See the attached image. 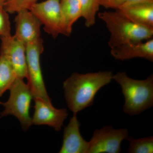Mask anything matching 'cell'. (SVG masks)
Here are the masks:
<instances>
[{"mask_svg": "<svg viewBox=\"0 0 153 153\" xmlns=\"http://www.w3.org/2000/svg\"><path fill=\"white\" fill-rule=\"evenodd\" d=\"M111 71H100L85 74L73 73L63 82L64 95L68 108L76 114L93 105L99 91L113 79Z\"/></svg>", "mask_w": 153, "mask_h": 153, "instance_id": "1", "label": "cell"}, {"mask_svg": "<svg viewBox=\"0 0 153 153\" xmlns=\"http://www.w3.org/2000/svg\"><path fill=\"white\" fill-rule=\"evenodd\" d=\"M112 79L121 87L125 113L135 115L153 106V74L146 79L137 80L129 77L123 71L113 75Z\"/></svg>", "mask_w": 153, "mask_h": 153, "instance_id": "2", "label": "cell"}, {"mask_svg": "<svg viewBox=\"0 0 153 153\" xmlns=\"http://www.w3.org/2000/svg\"><path fill=\"white\" fill-rule=\"evenodd\" d=\"M98 17L109 31L108 46L111 49L126 43H138L152 38L153 29L133 23L116 11H104Z\"/></svg>", "mask_w": 153, "mask_h": 153, "instance_id": "3", "label": "cell"}, {"mask_svg": "<svg viewBox=\"0 0 153 153\" xmlns=\"http://www.w3.org/2000/svg\"><path fill=\"white\" fill-rule=\"evenodd\" d=\"M23 79L16 78L9 89L10 95L8 101H0V105L4 107L0 113V118L9 115H13L19 120L22 128L26 131L33 124L30 109L33 97L30 86Z\"/></svg>", "mask_w": 153, "mask_h": 153, "instance_id": "4", "label": "cell"}, {"mask_svg": "<svg viewBox=\"0 0 153 153\" xmlns=\"http://www.w3.org/2000/svg\"><path fill=\"white\" fill-rule=\"evenodd\" d=\"M25 46L27 78L33 99H41L47 102H51L44 84L40 63V57L44 49L43 40L41 38H39Z\"/></svg>", "mask_w": 153, "mask_h": 153, "instance_id": "5", "label": "cell"}, {"mask_svg": "<svg viewBox=\"0 0 153 153\" xmlns=\"http://www.w3.org/2000/svg\"><path fill=\"white\" fill-rule=\"evenodd\" d=\"M60 0H46L38 2L30 10L44 26L45 32L53 38L66 36L60 7Z\"/></svg>", "mask_w": 153, "mask_h": 153, "instance_id": "6", "label": "cell"}, {"mask_svg": "<svg viewBox=\"0 0 153 153\" xmlns=\"http://www.w3.org/2000/svg\"><path fill=\"white\" fill-rule=\"evenodd\" d=\"M126 128L114 129L106 126L96 129L89 142L88 153H119L121 144L129 136Z\"/></svg>", "mask_w": 153, "mask_h": 153, "instance_id": "7", "label": "cell"}, {"mask_svg": "<svg viewBox=\"0 0 153 153\" xmlns=\"http://www.w3.org/2000/svg\"><path fill=\"white\" fill-rule=\"evenodd\" d=\"M1 39L0 55L4 56L11 63L17 78H27L26 46L13 36L1 37Z\"/></svg>", "mask_w": 153, "mask_h": 153, "instance_id": "8", "label": "cell"}, {"mask_svg": "<svg viewBox=\"0 0 153 153\" xmlns=\"http://www.w3.org/2000/svg\"><path fill=\"white\" fill-rule=\"evenodd\" d=\"M34 113L32 118L33 124L47 125L53 128L55 131L61 130L64 120L68 116L66 108L57 109L52 102H47L39 98L34 99Z\"/></svg>", "mask_w": 153, "mask_h": 153, "instance_id": "9", "label": "cell"}, {"mask_svg": "<svg viewBox=\"0 0 153 153\" xmlns=\"http://www.w3.org/2000/svg\"><path fill=\"white\" fill-rule=\"evenodd\" d=\"M16 33L13 36L25 45L41 38V22L30 10L17 13L15 18Z\"/></svg>", "mask_w": 153, "mask_h": 153, "instance_id": "10", "label": "cell"}, {"mask_svg": "<svg viewBox=\"0 0 153 153\" xmlns=\"http://www.w3.org/2000/svg\"><path fill=\"white\" fill-rule=\"evenodd\" d=\"M115 11L136 25L153 29V0H136Z\"/></svg>", "mask_w": 153, "mask_h": 153, "instance_id": "11", "label": "cell"}, {"mask_svg": "<svg viewBox=\"0 0 153 153\" xmlns=\"http://www.w3.org/2000/svg\"><path fill=\"white\" fill-rule=\"evenodd\" d=\"M80 123L76 114H73L64 128L63 143L60 153H88L89 142L82 138L79 131Z\"/></svg>", "mask_w": 153, "mask_h": 153, "instance_id": "12", "label": "cell"}, {"mask_svg": "<svg viewBox=\"0 0 153 153\" xmlns=\"http://www.w3.org/2000/svg\"><path fill=\"white\" fill-rule=\"evenodd\" d=\"M111 54L116 60H125L142 58L153 61V39L145 43H126L111 49Z\"/></svg>", "mask_w": 153, "mask_h": 153, "instance_id": "13", "label": "cell"}, {"mask_svg": "<svg viewBox=\"0 0 153 153\" xmlns=\"http://www.w3.org/2000/svg\"><path fill=\"white\" fill-rule=\"evenodd\" d=\"M60 7L66 36H69L74 24L82 17L80 5L78 0H60Z\"/></svg>", "mask_w": 153, "mask_h": 153, "instance_id": "14", "label": "cell"}, {"mask_svg": "<svg viewBox=\"0 0 153 153\" xmlns=\"http://www.w3.org/2000/svg\"><path fill=\"white\" fill-rule=\"evenodd\" d=\"M16 78L11 63L4 56L0 55V97L9 90Z\"/></svg>", "mask_w": 153, "mask_h": 153, "instance_id": "15", "label": "cell"}, {"mask_svg": "<svg viewBox=\"0 0 153 153\" xmlns=\"http://www.w3.org/2000/svg\"><path fill=\"white\" fill-rule=\"evenodd\" d=\"M81 16L85 20V25L90 27L95 24L96 15L99 10L100 0H78Z\"/></svg>", "mask_w": 153, "mask_h": 153, "instance_id": "16", "label": "cell"}, {"mask_svg": "<svg viewBox=\"0 0 153 153\" xmlns=\"http://www.w3.org/2000/svg\"><path fill=\"white\" fill-rule=\"evenodd\" d=\"M127 140L129 145L128 150L129 153H153V137L135 139L129 136Z\"/></svg>", "mask_w": 153, "mask_h": 153, "instance_id": "17", "label": "cell"}, {"mask_svg": "<svg viewBox=\"0 0 153 153\" xmlns=\"http://www.w3.org/2000/svg\"><path fill=\"white\" fill-rule=\"evenodd\" d=\"M39 0H7L4 4V8L8 13H17L25 10H29Z\"/></svg>", "mask_w": 153, "mask_h": 153, "instance_id": "18", "label": "cell"}, {"mask_svg": "<svg viewBox=\"0 0 153 153\" xmlns=\"http://www.w3.org/2000/svg\"><path fill=\"white\" fill-rule=\"evenodd\" d=\"M8 13L3 5H0V38L12 36Z\"/></svg>", "mask_w": 153, "mask_h": 153, "instance_id": "19", "label": "cell"}, {"mask_svg": "<svg viewBox=\"0 0 153 153\" xmlns=\"http://www.w3.org/2000/svg\"><path fill=\"white\" fill-rule=\"evenodd\" d=\"M134 1L136 0H100V4L105 8L117 10L127 3Z\"/></svg>", "mask_w": 153, "mask_h": 153, "instance_id": "20", "label": "cell"}, {"mask_svg": "<svg viewBox=\"0 0 153 153\" xmlns=\"http://www.w3.org/2000/svg\"><path fill=\"white\" fill-rule=\"evenodd\" d=\"M7 0H0V5H4Z\"/></svg>", "mask_w": 153, "mask_h": 153, "instance_id": "21", "label": "cell"}]
</instances>
